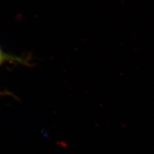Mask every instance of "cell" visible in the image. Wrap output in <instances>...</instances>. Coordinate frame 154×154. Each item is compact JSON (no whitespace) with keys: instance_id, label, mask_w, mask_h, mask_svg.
<instances>
[{"instance_id":"obj_1","label":"cell","mask_w":154,"mask_h":154,"mask_svg":"<svg viewBox=\"0 0 154 154\" xmlns=\"http://www.w3.org/2000/svg\"><path fill=\"white\" fill-rule=\"evenodd\" d=\"M11 59H12L13 58L4 52L2 50L1 47H0V66H1L3 63H5L6 61H8Z\"/></svg>"}]
</instances>
